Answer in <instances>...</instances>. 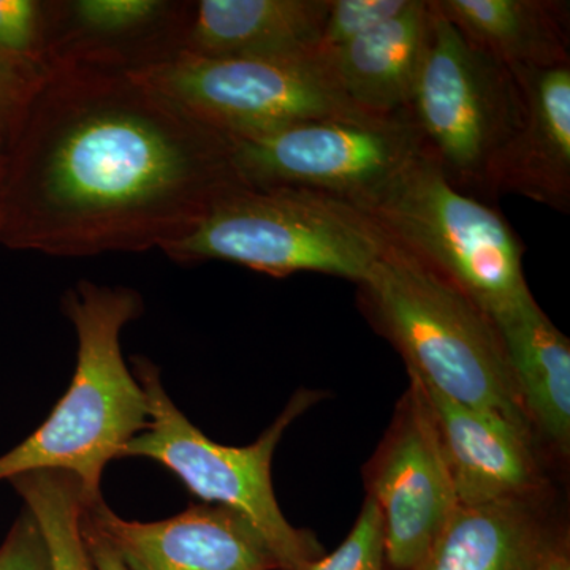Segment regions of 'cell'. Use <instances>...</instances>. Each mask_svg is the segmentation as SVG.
Instances as JSON below:
<instances>
[{
	"instance_id": "cell-23",
	"label": "cell",
	"mask_w": 570,
	"mask_h": 570,
	"mask_svg": "<svg viewBox=\"0 0 570 570\" xmlns=\"http://www.w3.org/2000/svg\"><path fill=\"white\" fill-rule=\"evenodd\" d=\"M412 0H328L318 52L335 51L373 31L411 6Z\"/></svg>"
},
{
	"instance_id": "cell-26",
	"label": "cell",
	"mask_w": 570,
	"mask_h": 570,
	"mask_svg": "<svg viewBox=\"0 0 570 570\" xmlns=\"http://www.w3.org/2000/svg\"><path fill=\"white\" fill-rule=\"evenodd\" d=\"M82 530H85L86 540H88L89 549H91L94 561H96L99 570H127L124 568L121 560L116 557L115 551L108 547L100 535H97L91 528L86 527L82 521Z\"/></svg>"
},
{
	"instance_id": "cell-25",
	"label": "cell",
	"mask_w": 570,
	"mask_h": 570,
	"mask_svg": "<svg viewBox=\"0 0 570 570\" xmlns=\"http://www.w3.org/2000/svg\"><path fill=\"white\" fill-rule=\"evenodd\" d=\"M0 570H51L43 534L28 509L0 547Z\"/></svg>"
},
{
	"instance_id": "cell-16",
	"label": "cell",
	"mask_w": 570,
	"mask_h": 570,
	"mask_svg": "<svg viewBox=\"0 0 570 570\" xmlns=\"http://www.w3.org/2000/svg\"><path fill=\"white\" fill-rule=\"evenodd\" d=\"M430 18L431 0H412L393 20L335 51L321 52L348 102L370 115L409 111L425 52Z\"/></svg>"
},
{
	"instance_id": "cell-6",
	"label": "cell",
	"mask_w": 570,
	"mask_h": 570,
	"mask_svg": "<svg viewBox=\"0 0 570 570\" xmlns=\"http://www.w3.org/2000/svg\"><path fill=\"white\" fill-rule=\"evenodd\" d=\"M135 376L148 397L149 423L129 442L122 456L157 461L205 504L238 513L264 539L281 570H302L322 557L313 535L285 520L272 482L273 455L281 438L321 393L299 390L254 444L227 448L206 438L175 406L153 363L135 360Z\"/></svg>"
},
{
	"instance_id": "cell-10",
	"label": "cell",
	"mask_w": 570,
	"mask_h": 570,
	"mask_svg": "<svg viewBox=\"0 0 570 570\" xmlns=\"http://www.w3.org/2000/svg\"><path fill=\"white\" fill-rule=\"evenodd\" d=\"M367 497L381 513L387 566L422 568L459 501L430 411L412 379L374 460Z\"/></svg>"
},
{
	"instance_id": "cell-11",
	"label": "cell",
	"mask_w": 570,
	"mask_h": 570,
	"mask_svg": "<svg viewBox=\"0 0 570 570\" xmlns=\"http://www.w3.org/2000/svg\"><path fill=\"white\" fill-rule=\"evenodd\" d=\"M82 521L127 570H281L264 539L223 505H190L174 519H119L104 499L86 504Z\"/></svg>"
},
{
	"instance_id": "cell-12",
	"label": "cell",
	"mask_w": 570,
	"mask_h": 570,
	"mask_svg": "<svg viewBox=\"0 0 570 570\" xmlns=\"http://www.w3.org/2000/svg\"><path fill=\"white\" fill-rule=\"evenodd\" d=\"M186 14L187 2L171 0L48 2V66L148 69L181 51Z\"/></svg>"
},
{
	"instance_id": "cell-27",
	"label": "cell",
	"mask_w": 570,
	"mask_h": 570,
	"mask_svg": "<svg viewBox=\"0 0 570 570\" xmlns=\"http://www.w3.org/2000/svg\"><path fill=\"white\" fill-rule=\"evenodd\" d=\"M538 570H570L568 551L561 546H551L543 560L540 561Z\"/></svg>"
},
{
	"instance_id": "cell-18",
	"label": "cell",
	"mask_w": 570,
	"mask_h": 570,
	"mask_svg": "<svg viewBox=\"0 0 570 570\" xmlns=\"http://www.w3.org/2000/svg\"><path fill=\"white\" fill-rule=\"evenodd\" d=\"M472 45L510 70L570 63V3L564 0H436Z\"/></svg>"
},
{
	"instance_id": "cell-5",
	"label": "cell",
	"mask_w": 570,
	"mask_h": 570,
	"mask_svg": "<svg viewBox=\"0 0 570 570\" xmlns=\"http://www.w3.org/2000/svg\"><path fill=\"white\" fill-rule=\"evenodd\" d=\"M355 206L490 317L531 295L512 225L489 202L453 186L425 149Z\"/></svg>"
},
{
	"instance_id": "cell-14",
	"label": "cell",
	"mask_w": 570,
	"mask_h": 570,
	"mask_svg": "<svg viewBox=\"0 0 570 570\" xmlns=\"http://www.w3.org/2000/svg\"><path fill=\"white\" fill-rule=\"evenodd\" d=\"M512 71L523 94V119L491 168L489 200L517 194L569 213L570 63Z\"/></svg>"
},
{
	"instance_id": "cell-8",
	"label": "cell",
	"mask_w": 570,
	"mask_h": 570,
	"mask_svg": "<svg viewBox=\"0 0 570 570\" xmlns=\"http://www.w3.org/2000/svg\"><path fill=\"white\" fill-rule=\"evenodd\" d=\"M132 73L228 138L258 137L314 119L370 115L340 91L321 52L285 59H214L176 52Z\"/></svg>"
},
{
	"instance_id": "cell-2",
	"label": "cell",
	"mask_w": 570,
	"mask_h": 570,
	"mask_svg": "<svg viewBox=\"0 0 570 570\" xmlns=\"http://www.w3.org/2000/svg\"><path fill=\"white\" fill-rule=\"evenodd\" d=\"M63 313L78 337L77 370L50 417L0 456V482L32 471H62L80 482L86 504L102 499L100 480L111 460L149 423L148 397L124 362L121 332L142 314L129 287L80 281L67 292Z\"/></svg>"
},
{
	"instance_id": "cell-20",
	"label": "cell",
	"mask_w": 570,
	"mask_h": 570,
	"mask_svg": "<svg viewBox=\"0 0 570 570\" xmlns=\"http://www.w3.org/2000/svg\"><path fill=\"white\" fill-rule=\"evenodd\" d=\"M39 524L51 570H99L82 530L80 482L62 471H32L10 480Z\"/></svg>"
},
{
	"instance_id": "cell-17",
	"label": "cell",
	"mask_w": 570,
	"mask_h": 570,
	"mask_svg": "<svg viewBox=\"0 0 570 570\" xmlns=\"http://www.w3.org/2000/svg\"><path fill=\"white\" fill-rule=\"evenodd\" d=\"M532 431L561 453L570 442V343L532 294L491 317Z\"/></svg>"
},
{
	"instance_id": "cell-9",
	"label": "cell",
	"mask_w": 570,
	"mask_h": 570,
	"mask_svg": "<svg viewBox=\"0 0 570 570\" xmlns=\"http://www.w3.org/2000/svg\"><path fill=\"white\" fill-rule=\"evenodd\" d=\"M232 142L236 174L246 186L311 190L354 205L423 149L409 111L314 119Z\"/></svg>"
},
{
	"instance_id": "cell-19",
	"label": "cell",
	"mask_w": 570,
	"mask_h": 570,
	"mask_svg": "<svg viewBox=\"0 0 570 570\" xmlns=\"http://www.w3.org/2000/svg\"><path fill=\"white\" fill-rule=\"evenodd\" d=\"M532 502L459 505L419 570H538L553 543Z\"/></svg>"
},
{
	"instance_id": "cell-7",
	"label": "cell",
	"mask_w": 570,
	"mask_h": 570,
	"mask_svg": "<svg viewBox=\"0 0 570 570\" xmlns=\"http://www.w3.org/2000/svg\"><path fill=\"white\" fill-rule=\"evenodd\" d=\"M409 112L449 181L489 202L491 168L519 130L523 94L515 73L472 45L436 0Z\"/></svg>"
},
{
	"instance_id": "cell-3",
	"label": "cell",
	"mask_w": 570,
	"mask_h": 570,
	"mask_svg": "<svg viewBox=\"0 0 570 570\" xmlns=\"http://www.w3.org/2000/svg\"><path fill=\"white\" fill-rule=\"evenodd\" d=\"M358 285L363 311L403 356L409 376L505 420L535 442L501 337L485 311L390 239Z\"/></svg>"
},
{
	"instance_id": "cell-4",
	"label": "cell",
	"mask_w": 570,
	"mask_h": 570,
	"mask_svg": "<svg viewBox=\"0 0 570 570\" xmlns=\"http://www.w3.org/2000/svg\"><path fill=\"white\" fill-rule=\"evenodd\" d=\"M387 242L370 216L346 200L242 184L164 253L179 264L220 261L269 276L322 273L360 284Z\"/></svg>"
},
{
	"instance_id": "cell-13",
	"label": "cell",
	"mask_w": 570,
	"mask_h": 570,
	"mask_svg": "<svg viewBox=\"0 0 570 570\" xmlns=\"http://www.w3.org/2000/svg\"><path fill=\"white\" fill-rule=\"evenodd\" d=\"M411 379L430 411L459 505L534 499L540 490L535 442L505 420Z\"/></svg>"
},
{
	"instance_id": "cell-21",
	"label": "cell",
	"mask_w": 570,
	"mask_h": 570,
	"mask_svg": "<svg viewBox=\"0 0 570 570\" xmlns=\"http://www.w3.org/2000/svg\"><path fill=\"white\" fill-rule=\"evenodd\" d=\"M48 2L0 0V52L48 67Z\"/></svg>"
},
{
	"instance_id": "cell-24",
	"label": "cell",
	"mask_w": 570,
	"mask_h": 570,
	"mask_svg": "<svg viewBox=\"0 0 570 570\" xmlns=\"http://www.w3.org/2000/svg\"><path fill=\"white\" fill-rule=\"evenodd\" d=\"M47 69L0 52V159Z\"/></svg>"
},
{
	"instance_id": "cell-22",
	"label": "cell",
	"mask_w": 570,
	"mask_h": 570,
	"mask_svg": "<svg viewBox=\"0 0 570 570\" xmlns=\"http://www.w3.org/2000/svg\"><path fill=\"white\" fill-rule=\"evenodd\" d=\"M384 530L376 502L370 497L354 527L335 551L307 562L302 570H385Z\"/></svg>"
},
{
	"instance_id": "cell-15",
	"label": "cell",
	"mask_w": 570,
	"mask_h": 570,
	"mask_svg": "<svg viewBox=\"0 0 570 570\" xmlns=\"http://www.w3.org/2000/svg\"><path fill=\"white\" fill-rule=\"evenodd\" d=\"M328 0L187 2L181 51L214 59L317 55Z\"/></svg>"
},
{
	"instance_id": "cell-1",
	"label": "cell",
	"mask_w": 570,
	"mask_h": 570,
	"mask_svg": "<svg viewBox=\"0 0 570 570\" xmlns=\"http://www.w3.org/2000/svg\"><path fill=\"white\" fill-rule=\"evenodd\" d=\"M242 184L232 138L138 75L51 62L0 159V245L164 250Z\"/></svg>"
}]
</instances>
